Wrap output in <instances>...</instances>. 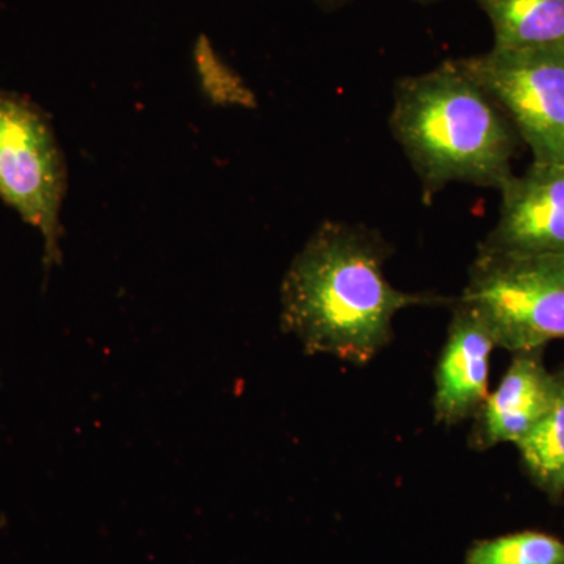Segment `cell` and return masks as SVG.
Wrapping results in <instances>:
<instances>
[{"label": "cell", "instance_id": "30bf717a", "mask_svg": "<svg viewBox=\"0 0 564 564\" xmlns=\"http://www.w3.org/2000/svg\"><path fill=\"white\" fill-rule=\"evenodd\" d=\"M525 474L551 500L564 496V362L554 372L551 406L540 423L516 444Z\"/></svg>", "mask_w": 564, "mask_h": 564}, {"label": "cell", "instance_id": "277c9868", "mask_svg": "<svg viewBox=\"0 0 564 564\" xmlns=\"http://www.w3.org/2000/svg\"><path fill=\"white\" fill-rule=\"evenodd\" d=\"M65 159L46 113L32 99L0 91V199L39 229L47 269L61 262Z\"/></svg>", "mask_w": 564, "mask_h": 564}, {"label": "cell", "instance_id": "9c48e42d", "mask_svg": "<svg viewBox=\"0 0 564 564\" xmlns=\"http://www.w3.org/2000/svg\"><path fill=\"white\" fill-rule=\"evenodd\" d=\"M494 29L496 50L564 47V0H475Z\"/></svg>", "mask_w": 564, "mask_h": 564}, {"label": "cell", "instance_id": "7a4b0ae2", "mask_svg": "<svg viewBox=\"0 0 564 564\" xmlns=\"http://www.w3.org/2000/svg\"><path fill=\"white\" fill-rule=\"evenodd\" d=\"M391 129L421 177L425 203L451 182L500 191L514 174V126L455 61L399 82Z\"/></svg>", "mask_w": 564, "mask_h": 564}, {"label": "cell", "instance_id": "8992f818", "mask_svg": "<svg viewBox=\"0 0 564 564\" xmlns=\"http://www.w3.org/2000/svg\"><path fill=\"white\" fill-rule=\"evenodd\" d=\"M499 220L478 250L564 254V159L536 162L502 188Z\"/></svg>", "mask_w": 564, "mask_h": 564}, {"label": "cell", "instance_id": "5b68a950", "mask_svg": "<svg viewBox=\"0 0 564 564\" xmlns=\"http://www.w3.org/2000/svg\"><path fill=\"white\" fill-rule=\"evenodd\" d=\"M455 62L499 104L533 161L564 159V47H492Z\"/></svg>", "mask_w": 564, "mask_h": 564}, {"label": "cell", "instance_id": "7c38bea8", "mask_svg": "<svg viewBox=\"0 0 564 564\" xmlns=\"http://www.w3.org/2000/svg\"><path fill=\"white\" fill-rule=\"evenodd\" d=\"M422 2H433V0H422Z\"/></svg>", "mask_w": 564, "mask_h": 564}, {"label": "cell", "instance_id": "6da1fadb", "mask_svg": "<svg viewBox=\"0 0 564 564\" xmlns=\"http://www.w3.org/2000/svg\"><path fill=\"white\" fill-rule=\"evenodd\" d=\"M388 245L364 226L325 221L293 259L281 289V325L311 355L355 366L392 340L400 311L441 299L399 291L384 276Z\"/></svg>", "mask_w": 564, "mask_h": 564}, {"label": "cell", "instance_id": "3957f363", "mask_svg": "<svg viewBox=\"0 0 564 564\" xmlns=\"http://www.w3.org/2000/svg\"><path fill=\"white\" fill-rule=\"evenodd\" d=\"M459 302L480 315L497 348L540 350L564 340V254L478 250Z\"/></svg>", "mask_w": 564, "mask_h": 564}, {"label": "cell", "instance_id": "52a82bcc", "mask_svg": "<svg viewBox=\"0 0 564 564\" xmlns=\"http://www.w3.org/2000/svg\"><path fill=\"white\" fill-rule=\"evenodd\" d=\"M496 348L480 315L458 300L434 372L433 408L437 423L455 426L474 417L489 393V370Z\"/></svg>", "mask_w": 564, "mask_h": 564}, {"label": "cell", "instance_id": "ba28073f", "mask_svg": "<svg viewBox=\"0 0 564 564\" xmlns=\"http://www.w3.org/2000/svg\"><path fill=\"white\" fill-rule=\"evenodd\" d=\"M544 350L513 352L499 386L474 414L469 444L485 452L499 444H519L547 413L554 393V372L545 367Z\"/></svg>", "mask_w": 564, "mask_h": 564}, {"label": "cell", "instance_id": "8fae6325", "mask_svg": "<svg viewBox=\"0 0 564 564\" xmlns=\"http://www.w3.org/2000/svg\"><path fill=\"white\" fill-rule=\"evenodd\" d=\"M464 564H564V541L536 530L502 534L475 541Z\"/></svg>", "mask_w": 564, "mask_h": 564}]
</instances>
